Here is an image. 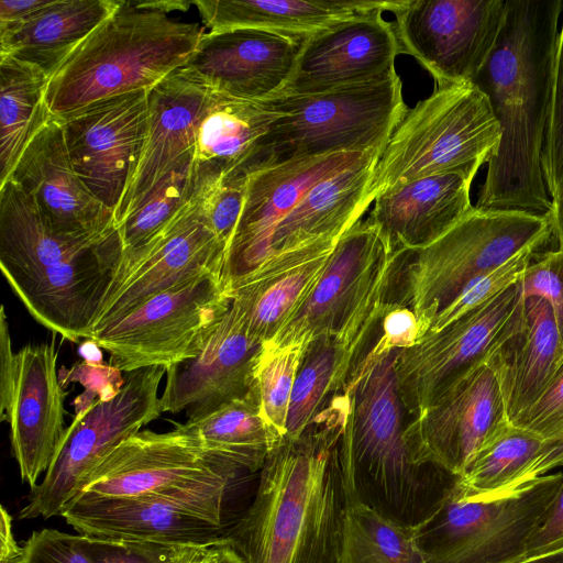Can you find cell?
<instances>
[{
  "label": "cell",
  "mask_w": 563,
  "mask_h": 563,
  "mask_svg": "<svg viewBox=\"0 0 563 563\" xmlns=\"http://www.w3.org/2000/svg\"><path fill=\"white\" fill-rule=\"evenodd\" d=\"M335 395L298 438L284 437L260 471L255 497L224 537L246 563H340L350 499Z\"/></svg>",
  "instance_id": "obj_1"
},
{
  "label": "cell",
  "mask_w": 563,
  "mask_h": 563,
  "mask_svg": "<svg viewBox=\"0 0 563 563\" xmlns=\"http://www.w3.org/2000/svg\"><path fill=\"white\" fill-rule=\"evenodd\" d=\"M562 13V0H507L496 45L472 81L487 96L501 133L476 208L551 211L541 158Z\"/></svg>",
  "instance_id": "obj_2"
},
{
  "label": "cell",
  "mask_w": 563,
  "mask_h": 563,
  "mask_svg": "<svg viewBox=\"0 0 563 563\" xmlns=\"http://www.w3.org/2000/svg\"><path fill=\"white\" fill-rule=\"evenodd\" d=\"M399 351L384 349L376 334L353 368L343 387L347 412L340 460L350 501L416 528L439 508L459 476L411 459L405 440L407 412L395 374Z\"/></svg>",
  "instance_id": "obj_3"
},
{
  "label": "cell",
  "mask_w": 563,
  "mask_h": 563,
  "mask_svg": "<svg viewBox=\"0 0 563 563\" xmlns=\"http://www.w3.org/2000/svg\"><path fill=\"white\" fill-rule=\"evenodd\" d=\"M118 228L64 234L9 179L0 186V268L33 319L78 343L92 324L122 255Z\"/></svg>",
  "instance_id": "obj_4"
},
{
  "label": "cell",
  "mask_w": 563,
  "mask_h": 563,
  "mask_svg": "<svg viewBox=\"0 0 563 563\" xmlns=\"http://www.w3.org/2000/svg\"><path fill=\"white\" fill-rule=\"evenodd\" d=\"M203 33L198 23L120 1L49 77L47 107L63 118L106 98L151 90L187 64Z\"/></svg>",
  "instance_id": "obj_5"
},
{
  "label": "cell",
  "mask_w": 563,
  "mask_h": 563,
  "mask_svg": "<svg viewBox=\"0 0 563 563\" xmlns=\"http://www.w3.org/2000/svg\"><path fill=\"white\" fill-rule=\"evenodd\" d=\"M553 235L550 214L473 209L429 245L401 250L389 302L413 311L420 339L431 321L475 279L526 251H541Z\"/></svg>",
  "instance_id": "obj_6"
},
{
  "label": "cell",
  "mask_w": 563,
  "mask_h": 563,
  "mask_svg": "<svg viewBox=\"0 0 563 563\" xmlns=\"http://www.w3.org/2000/svg\"><path fill=\"white\" fill-rule=\"evenodd\" d=\"M500 128L487 96L472 81L437 87L408 109L374 167L375 198L416 179L446 172L473 177L495 156Z\"/></svg>",
  "instance_id": "obj_7"
},
{
  "label": "cell",
  "mask_w": 563,
  "mask_h": 563,
  "mask_svg": "<svg viewBox=\"0 0 563 563\" xmlns=\"http://www.w3.org/2000/svg\"><path fill=\"white\" fill-rule=\"evenodd\" d=\"M272 165L343 152L383 151L408 108L395 68L378 78L310 96L275 95Z\"/></svg>",
  "instance_id": "obj_8"
},
{
  "label": "cell",
  "mask_w": 563,
  "mask_h": 563,
  "mask_svg": "<svg viewBox=\"0 0 563 563\" xmlns=\"http://www.w3.org/2000/svg\"><path fill=\"white\" fill-rule=\"evenodd\" d=\"M562 481L545 474L519 489L465 499L454 487L439 508L413 528L427 563H515L541 523Z\"/></svg>",
  "instance_id": "obj_9"
},
{
  "label": "cell",
  "mask_w": 563,
  "mask_h": 563,
  "mask_svg": "<svg viewBox=\"0 0 563 563\" xmlns=\"http://www.w3.org/2000/svg\"><path fill=\"white\" fill-rule=\"evenodd\" d=\"M165 374L163 366L129 372L117 390L79 409L19 519L62 516L100 460L161 416L158 388Z\"/></svg>",
  "instance_id": "obj_10"
},
{
  "label": "cell",
  "mask_w": 563,
  "mask_h": 563,
  "mask_svg": "<svg viewBox=\"0 0 563 563\" xmlns=\"http://www.w3.org/2000/svg\"><path fill=\"white\" fill-rule=\"evenodd\" d=\"M230 302L222 276L207 272L151 297L96 331L90 341L109 353L117 372L168 368L198 355Z\"/></svg>",
  "instance_id": "obj_11"
},
{
  "label": "cell",
  "mask_w": 563,
  "mask_h": 563,
  "mask_svg": "<svg viewBox=\"0 0 563 563\" xmlns=\"http://www.w3.org/2000/svg\"><path fill=\"white\" fill-rule=\"evenodd\" d=\"M400 251L388 245L369 219L360 220L340 238L301 307L264 347L305 349L384 309Z\"/></svg>",
  "instance_id": "obj_12"
},
{
  "label": "cell",
  "mask_w": 563,
  "mask_h": 563,
  "mask_svg": "<svg viewBox=\"0 0 563 563\" xmlns=\"http://www.w3.org/2000/svg\"><path fill=\"white\" fill-rule=\"evenodd\" d=\"M207 188L198 183L196 197L174 219L146 243L122 251L91 336L164 290L207 272L222 276L227 246L206 216L202 197Z\"/></svg>",
  "instance_id": "obj_13"
},
{
  "label": "cell",
  "mask_w": 563,
  "mask_h": 563,
  "mask_svg": "<svg viewBox=\"0 0 563 563\" xmlns=\"http://www.w3.org/2000/svg\"><path fill=\"white\" fill-rule=\"evenodd\" d=\"M55 341L27 344L18 352L5 308H0V419L10 426L21 478L31 488L51 466L67 427L66 394L57 377Z\"/></svg>",
  "instance_id": "obj_14"
},
{
  "label": "cell",
  "mask_w": 563,
  "mask_h": 563,
  "mask_svg": "<svg viewBox=\"0 0 563 563\" xmlns=\"http://www.w3.org/2000/svg\"><path fill=\"white\" fill-rule=\"evenodd\" d=\"M507 0H395L390 12L400 53L437 87L473 81L499 37Z\"/></svg>",
  "instance_id": "obj_15"
},
{
  "label": "cell",
  "mask_w": 563,
  "mask_h": 563,
  "mask_svg": "<svg viewBox=\"0 0 563 563\" xmlns=\"http://www.w3.org/2000/svg\"><path fill=\"white\" fill-rule=\"evenodd\" d=\"M522 296L519 279L490 300L398 352L395 374L408 416L421 413L487 361Z\"/></svg>",
  "instance_id": "obj_16"
},
{
  "label": "cell",
  "mask_w": 563,
  "mask_h": 563,
  "mask_svg": "<svg viewBox=\"0 0 563 563\" xmlns=\"http://www.w3.org/2000/svg\"><path fill=\"white\" fill-rule=\"evenodd\" d=\"M239 472L178 423L168 432L141 430L122 441L89 472L79 493L167 498L201 481L234 478Z\"/></svg>",
  "instance_id": "obj_17"
},
{
  "label": "cell",
  "mask_w": 563,
  "mask_h": 563,
  "mask_svg": "<svg viewBox=\"0 0 563 563\" xmlns=\"http://www.w3.org/2000/svg\"><path fill=\"white\" fill-rule=\"evenodd\" d=\"M509 426L498 380L484 363L411 418L405 440L415 463L460 476Z\"/></svg>",
  "instance_id": "obj_18"
},
{
  "label": "cell",
  "mask_w": 563,
  "mask_h": 563,
  "mask_svg": "<svg viewBox=\"0 0 563 563\" xmlns=\"http://www.w3.org/2000/svg\"><path fill=\"white\" fill-rule=\"evenodd\" d=\"M60 119L75 170L90 191L115 212L146 137L148 90L106 98Z\"/></svg>",
  "instance_id": "obj_19"
},
{
  "label": "cell",
  "mask_w": 563,
  "mask_h": 563,
  "mask_svg": "<svg viewBox=\"0 0 563 563\" xmlns=\"http://www.w3.org/2000/svg\"><path fill=\"white\" fill-rule=\"evenodd\" d=\"M263 343L253 338L231 302L209 330L197 356L166 368L162 412L185 411L188 420L245 397L254 386Z\"/></svg>",
  "instance_id": "obj_20"
},
{
  "label": "cell",
  "mask_w": 563,
  "mask_h": 563,
  "mask_svg": "<svg viewBox=\"0 0 563 563\" xmlns=\"http://www.w3.org/2000/svg\"><path fill=\"white\" fill-rule=\"evenodd\" d=\"M382 151L343 152L266 167L246 180L242 212L227 249L222 278L228 289L263 261L274 227L319 183Z\"/></svg>",
  "instance_id": "obj_21"
},
{
  "label": "cell",
  "mask_w": 563,
  "mask_h": 563,
  "mask_svg": "<svg viewBox=\"0 0 563 563\" xmlns=\"http://www.w3.org/2000/svg\"><path fill=\"white\" fill-rule=\"evenodd\" d=\"M375 10L319 32L301 44L277 95L310 96L369 81L395 68L400 53L393 23Z\"/></svg>",
  "instance_id": "obj_22"
},
{
  "label": "cell",
  "mask_w": 563,
  "mask_h": 563,
  "mask_svg": "<svg viewBox=\"0 0 563 563\" xmlns=\"http://www.w3.org/2000/svg\"><path fill=\"white\" fill-rule=\"evenodd\" d=\"M213 91L180 69L148 90L147 132L136 169L114 212L117 228L140 209L161 180L195 154Z\"/></svg>",
  "instance_id": "obj_23"
},
{
  "label": "cell",
  "mask_w": 563,
  "mask_h": 563,
  "mask_svg": "<svg viewBox=\"0 0 563 563\" xmlns=\"http://www.w3.org/2000/svg\"><path fill=\"white\" fill-rule=\"evenodd\" d=\"M302 42L254 29L205 32L180 70L214 92L265 99L284 88Z\"/></svg>",
  "instance_id": "obj_24"
},
{
  "label": "cell",
  "mask_w": 563,
  "mask_h": 563,
  "mask_svg": "<svg viewBox=\"0 0 563 563\" xmlns=\"http://www.w3.org/2000/svg\"><path fill=\"white\" fill-rule=\"evenodd\" d=\"M9 179L33 198L59 233H98L117 227L114 212L90 191L75 170L58 117L52 115L42 125Z\"/></svg>",
  "instance_id": "obj_25"
},
{
  "label": "cell",
  "mask_w": 563,
  "mask_h": 563,
  "mask_svg": "<svg viewBox=\"0 0 563 563\" xmlns=\"http://www.w3.org/2000/svg\"><path fill=\"white\" fill-rule=\"evenodd\" d=\"M278 114L272 97L243 99L213 91L195 145L198 177L214 184L246 181L269 167L267 140Z\"/></svg>",
  "instance_id": "obj_26"
},
{
  "label": "cell",
  "mask_w": 563,
  "mask_h": 563,
  "mask_svg": "<svg viewBox=\"0 0 563 563\" xmlns=\"http://www.w3.org/2000/svg\"><path fill=\"white\" fill-rule=\"evenodd\" d=\"M485 363L498 380L511 424L536 402L563 363V343L550 305L538 296H522Z\"/></svg>",
  "instance_id": "obj_27"
},
{
  "label": "cell",
  "mask_w": 563,
  "mask_h": 563,
  "mask_svg": "<svg viewBox=\"0 0 563 563\" xmlns=\"http://www.w3.org/2000/svg\"><path fill=\"white\" fill-rule=\"evenodd\" d=\"M339 240L274 254L230 286L253 338L266 345L282 331L320 279Z\"/></svg>",
  "instance_id": "obj_28"
},
{
  "label": "cell",
  "mask_w": 563,
  "mask_h": 563,
  "mask_svg": "<svg viewBox=\"0 0 563 563\" xmlns=\"http://www.w3.org/2000/svg\"><path fill=\"white\" fill-rule=\"evenodd\" d=\"M79 534L178 544L220 541L223 526L154 497H104L79 493L62 512Z\"/></svg>",
  "instance_id": "obj_29"
},
{
  "label": "cell",
  "mask_w": 563,
  "mask_h": 563,
  "mask_svg": "<svg viewBox=\"0 0 563 563\" xmlns=\"http://www.w3.org/2000/svg\"><path fill=\"white\" fill-rule=\"evenodd\" d=\"M473 179L463 172L416 179L377 196L367 219L393 250L424 247L473 209L470 198Z\"/></svg>",
  "instance_id": "obj_30"
},
{
  "label": "cell",
  "mask_w": 563,
  "mask_h": 563,
  "mask_svg": "<svg viewBox=\"0 0 563 563\" xmlns=\"http://www.w3.org/2000/svg\"><path fill=\"white\" fill-rule=\"evenodd\" d=\"M380 154L316 185L274 227L262 263L274 254L340 239L357 223L374 202L369 187Z\"/></svg>",
  "instance_id": "obj_31"
},
{
  "label": "cell",
  "mask_w": 563,
  "mask_h": 563,
  "mask_svg": "<svg viewBox=\"0 0 563 563\" xmlns=\"http://www.w3.org/2000/svg\"><path fill=\"white\" fill-rule=\"evenodd\" d=\"M395 0H196L211 33L236 29L266 31L300 41L375 10L390 11Z\"/></svg>",
  "instance_id": "obj_32"
},
{
  "label": "cell",
  "mask_w": 563,
  "mask_h": 563,
  "mask_svg": "<svg viewBox=\"0 0 563 563\" xmlns=\"http://www.w3.org/2000/svg\"><path fill=\"white\" fill-rule=\"evenodd\" d=\"M383 313L344 331L320 336L305 349L295 380L285 437L298 438L328 401L340 393L378 331Z\"/></svg>",
  "instance_id": "obj_33"
},
{
  "label": "cell",
  "mask_w": 563,
  "mask_h": 563,
  "mask_svg": "<svg viewBox=\"0 0 563 563\" xmlns=\"http://www.w3.org/2000/svg\"><path fill=\"white\" fill-rule=\"evenodd\" d=\"M118 0H49L20 23L0 29V54L49 77L119 5Z\"/></svg>",
  "instance_id": "obj_34"
},
{
  "label": "cell",
  "mask_w": 563,
  "mask_h": 563,
  "mask_svg": "<svg viewBox=\"0 0 563 563\" xmlns=\"http://www.w3.org/2000/svg\"><path fill=\"white\" fill-rule=\"evenodd\" d=\"M48 76L37 66L0 54V186L53 115L46 102Z\"/></svg>",
  "instance_id": "obj_35"
},
{
  "label": "cell",
  "mask_w": 563,
  "mask_h": 563,
  "mask_svg": "<svg viewBox=\"0 0 563 563\" xmlns=\"http://www.w3.org/2000/svg\"><path fill=\"white\" fill-rule=\"evenodd\" d=\"M179 424L240 472L261 471L283 439L265 421L254 386L245 397Z\"/></svg>",
  "instance_id": "obj_36"
},
{
  "label": "cell",
  "mask_w": 563,
  "mask_h": 563,
  "mask_svg": "<svg viewBox=\"0 0 563 563\" xmlns=\"http://www.w3.org/2000/svg\"><path fill=\"white\" fill-rule=\"evenodd\" d=\"M544 440L510 424L466 466L455 484L465 499H487L507 494L539 454Z\"/></svg>",
  "instance_id": "obj_37"
},
{
  "label": "cell",
  "mask_w": 563,
  "mask_h": 563,
  "mask_svg": "<svg viewBox=\"0 0 563 563\" xmlns=\"http://www.w3.org/2000/svg\"><path fill=\"white\" fill-rule=\"evenodd\" d=\"M340 563H427L413 528L350 501Z\"/></svg>",
  "instance_id": "obj_38"
},
{
  "label": "cell",
  "mask_w": 563,
  "mask_h": 563,
  "mask_svg": "<svg viewBox=\"0 0 563 563\" xmlns=\"http://www.w3.org/2000/svg\"><path fill=\"white\" fill-rule=\"evenodd\" d=\"M198 192L194 155L156 186L143 206L119 227L122 251L141 246L174 219Z\"/></svg>",
  "instance_id": "obj_39"
},
{
  "label": "cell",
  "mask_w": 563,
  "mask_h": 563,
  "mask_svg": "<svg viewBox=\"0 0 563 563\" xmlns=\"http://www.w3.org/2000/svg\"><path fill=\"white\" fill-rule=\"evenodd\" d=\"M303 349L263 347L255 369L254 387L261 412L282 438L287 433L290 400Z\"/></svg>",
  "instance_id": "obj_40"
},
{
  "label": "cell",
  "mask_w": 563,
  "mask_h": 563,
  "mask_svg": "<svg viewBox=\"0 0 563 563\" xmlns=\"http://www.w3.org/2000/svg\"><path fill=\"white\" fill-rule=\"evenodd\" d=\"M538 253L540 251H526L495 271L472 282L446 308L435 316L424 335L442 329L517 283Z\"/></svg>",
  "instance_id": "obj_41"
},
{
  "label": "cell",
  "mask_w": 563,
  "mask_h": 563,
  "mask_svg": "<svg viewBox=\"0 0 563 563\" xmlns=\"http://www.w3.org/2000/svg\"><path fill=\"white\" fill-rule=\"evenodd\" d=\"M92 563H176L190 544L79 534Z\"/></svg>",
  "instance_id": "obj_42"
},
{
  "label": "cell",
  "mask_w": 563,
  "mask_h": 563,
  "mask_svg": "<svg viewBox=\"0 0 563 563\" xmlns=\"http://www.w3.org/2000/svg\"><path fill=\"white\" fill-rule=\"evenodd\" d=\"M541 166L547 191L552 199L563 185V13L556 42Z\"/></svg>",
  "instance_id": "obj_43"
},
{
  "label": "cell",
  "mask_w": 563,
  "mask_h": 563,
  "mask_svg": "<svg viewBox=\"0 0 563 563\" xmlns=\"http://www.w3.org/2000/svg\"><path fill=\"white\" fill-rule=\"evenodd\" d=\"M525 297L538 296L551 307L563 343V252L538 253L520 277Z\"/></svg>",
  "instance_id": "obj_44"
},
{
  "label": "cell",
  "mask_w": 563,
  "mask_h": 563,
  "mask_svg": "<svg viewBox=\"0 0 563 563\" xmlns=\"http://www.w3.org/2000/svg\"><path fill=\"white\" fill-rule=\"evenodd\" d=\"M511 424L526 429L544 441L563 437V363L536 402Z\"/></svg>",
  "instance_id": "obj_45"
},
{
  "label": "cell",
  "mask_w": 563,
  "mask_h": 563,
  "mask_svg": "<svg viewBox=\"0 0 563 563\" xmlns=\"http://www.w3.org/2000/svg\"><path fill=\"white\" fill-rule=\"evenodd\" d=\"M245 186L246 181L218 183L208 187L202 197L208 221L227 249L242 212Z\"/></svg>",
  "instance_id": "obj_46"
},
{
  "label": "cell",
  "mask_w": 563,
  "mask_h": 563,
  "mask_svg": "<svg viewBox=\"0 0 563 563\" xmlns=\"http://www.w3.org/2000/svg\"><path fill=\"white\" fill-rule=\"evenodd\" d=\"M21 563H92L79 534L55 529L34 531L24 542Z\"/></svg>",
  "instance_id": "obj_47"
},
{
  "label": "cell",
  "mask_w": 563,
  "mask_h": 563,
  "mask_svg": "<svg viewBox=\"0 0 563 563\" xmlns=\"http://www.w3.org/2000/svg\"><path fill=\"white\" fill-rule=\"evenodd\" d=\"M416 314L406 306L387 302L377 333L379 344L386 350H405L420 340Z\"/></svg>",
  "instance_id": "obj_48"
},
{
  "label": "cell",
  "mask_w": 563,
  "mask_h": 563,
  "mask_svg": "<svg viewBox=\"0 0 563 563\" xmlns=\"http://www.w3.org/2000/svg\"><path fill=\"white\" fill-rule=\"evenodd\" d=\"M563 548V472L560 487L541 523L530 538L523 559Z\"/></svg>",
  "instance_id": "obj_49"
},
{
  "label": "cell",
  "mask_w": 563,
  "mask_h": 563,
  "mask_svg": "<svg viewBox=\"0 0 563 563\" xmlns=\"http://www.w3.org/2000/svg\"><path fill=\"white\" fill-rule=\"evenodd\" d=\"M559 466H563V437L543 442L533 463L508 493L519 489Z\"/></svg>",
  "instance_id": "obj_50"
},
{
  "label": "cell",
  "mask_w": 563,
  "mask_h": 563,
  "mask_svg": "<svg viewBox=\"0 0 563 563\" xmlns=\"http://www.w3.org/2000/svg\"><path fill=\"white\" fill-rule=\"evenodd\" d=\"M48 2L49 0H1L0 29L20 23Z\"/></svg>",
  "instance_id": "obj_51"
},
{
  "label": "cell",
  "mask_w": 563,
  "mask_h": 563,
  "mask_svg": "<svg viewBox=\"0 0 563 563\" xmlns=\"http://www.w3.org/2000/svg\"><path fill=\"white\" fill-rule=\"evenodd\" d=\"M0 516V563H21L23 547H19L12 532V518L1 506Z\"/></svg>",
  "instance_id": "obj_52"
},
{
  "label": "cell",
  "mask_w": 563,
  "mask_h": 563,
  "mask_svg": "<svg viewBox=\"0 0 563 563\" xmlns=\"http://www.w3.org/2000/svg\"><path fill=\"white\" fill-rule=\"evenodd\" d=\"M222 540L223 538L214 543L187 545L176 563H217Z\"/></svg>",
  "instance_id": "obj_53"
},
{
  "label": "cell",
  "mask_w": 563,
  "mask_h": 563,
  "mask_svg": "<svg viewBox=\"0 0 563 563\" xmlns=\"http://www.w3.org/2000/svg\"><path fill=\"white\" fill-rule=\"evenodd\" d=\"M549 214L552 222L553 234L559 243L558 250L563 252V185L551 199V211Z\"/></svg>",
  "instance_id": "obj_54"
},
{
  "label": "cell",
  "mask_w": 563,
  "mask_h": 563,
  "mask_svg": "<svg viewBox=\"0 0 563 563\" xmlns=\"http://www.w3.org/2000/svg\"><path fill=\"white\" fill-rule=\"evenodd\" d=\"M142 8L168 14L172 11H187L192 1H135Z\"/></svg>",
  "instance_id": "obj_55"
},
{
  "label": "cell",
  "mask_w": 563,
  "mask_h": 563,
  "mask_svg": "<svg viewBox=\"0 0 563 563\" xmlns=\"http://www.w3.org/2000/svg\"><path fill=\"white\" fill-rule=\"evenodd\" d=\"M217 563H246L230 541L223 536Z\"/></svg>",
  "instance_id": "obj_56"
},
{
  "label": "cell",
  "mask_w": 563,
  "mask_h": 563,
  "mask_svg": "<svg viewBox=\"0 0 563 563\" xmlns=\"http://www.w3.org/2000/svg\"><path fill=\"white\" fill-rule=\"evenodd\" d=\"M515 563H563V548L547 554L529 556Z\"/></svg>",
  "instance_id": "obj_57"
}]
</instances>
